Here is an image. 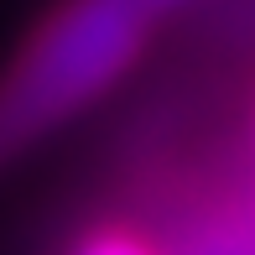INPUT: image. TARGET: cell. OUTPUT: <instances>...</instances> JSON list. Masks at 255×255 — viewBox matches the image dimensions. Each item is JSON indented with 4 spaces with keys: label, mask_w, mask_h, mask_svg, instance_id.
Returning a JSON list of instances; mask_svg holds the SVG:
<instances>
[{
    "label": "cell",
    "mask_w": 255,
    "mask_h": 255,
    "mask_svg": "<svg viewBox=\"0 0 255 255\" xmlns=\"http://www.w3.org/2000/svg\"><path fill=\"white\" fill-rule=\"evenodd\" d=\"M156 10L146 0H63L0 78V156L73 120L141 57Z\"/></svg>",
    "instance_id": "6da1fadb"
},
{
    "label": "cell",
    "mask_w": 255,
    "mask_h": 255,
    "mask_svg": "<svg viewBox=\"0 0 255 255\" xmlns=\"http://www.w3.org/2000/svg\"><path fill=\"white\" fill-rule=\"evenodd\" d=\"M73 255H167V250L151 245V240H146L141 229H130V224H94L73 245Z\"/></svg>",
    "instance_id": "7a4b0ae2"
},
{
    "label": "cell",
    "mask_w": 255,
    "mask_h": 255,
    "mask_svg": "<svg viewBox=\"0 0 255 255\" xmlns=\"http://www.w3.org/2000/svg\"><path fill=\"white\" fill-rule=\"evenodd\" d=\"M151 10H167V5H182V0H146Z\"/></svg>",
    "instance_id": "3957f363"
},
{
    "label": "cell",
    "mask_w": 255,
    "mask_h": 255,
    "mask_svg": "<svg viewBox=\"0 0 255 255\" xmlns=\"http://www.w3.org/2000/svg\"><path fill=\"white\" fill-rule=\"evenodd\" d=\"M250 146H255V110H250Z\"/></svg>",
    "instance_id": "277c9868"
}]
</instances>
